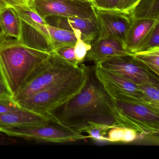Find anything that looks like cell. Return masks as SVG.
<instances>
[{"instance_id":"f1b7e54d","label":"cell","mask_w":159,"mask_h":159,"mask_svg":"<svg viewBox=\"0 0 159 159\" xmlns=\"http://www.w3.org/2000/svg\"><path fill=\"white\" fill-rule=\"evenodd\" d=\"M140 0H120L118 8V11L129 15L133 8Z\"/></svg>"},{"instance_id":"30bf717a","label":"cell","mask_w":159,"mask_h":159,"mask_svg":"<svg viewBox=\"0 0 159 159\" xmlns=\"http://www.w3.org/2000/svg\"><path fill=\"white\" fill-rule=\"evenodd\" d=\"M94 8L98 25V38L117 39L124 43L126 33L132 23L129 15Z\"/></svg>"},{"instance_id":"4dcf8cb0","label":"cell","mask_w":159,"mask_h":159,"mask_svg":"<svg viewBox=\"0 0 159 159\" xmlns=\"http://www.w3.org/2000/svg\"><path fill=\"white\" fill-rule=\"evenodd\" d=\"M138 134L133 129L125 127L124 138L123 142L128 143L132 142L136 139Z\"/></svg>"},{"instance_id":"8992f818","label":"cell","mask_w":159,"mask_h":159,"mask_svg":"<svg viewBox=\"0 0 159 159\" xmlns=\"http://www.w3.org/2000/svg\"><path fill=\"white\" fill-rule=\"evenodd\" d=\"M0 132L10 137L52 143L75 142L88 138V136L52 121L44 124L5 128L0 130Z\"/></svg>"},{"instance_id":"52a82bcc","label":"cell","mask_w":159,"mask_h":159,"mask_svg":"<svg viewBox=\"0 0 159 159\" xmlns=\"http://www.w3.org/2000/svg\"><path fill=\"white\" fill-rule=\"evenodd\" d=\"M95 73L109 95L114 101L140 104L159 111L150 104L140 86L95 63Z\"/></svg>"},{"instance_id":"e0dca14e","label":"cell","mask_w":159,"mask_h":159,"mask_svg":"<svg viewBox=\"0 0 159 159\" xmlns=\"http://www.w3.org/2000/svg\"><path fill=\"white\" fill-rule=\"evenodd\" d=\"M0 26L6 37L20 39L21 19L13 8H8L0 13Z\"/></svg>"},{"instance_id":"2e32d148","label":"cell","mask_w":159,"mask_h":159,"mask_svg":"<svg viewBox=\"0 0 159 159\" xmlns=\"http://www.w3.org/2000/svg\"><path fill=\"white\" fill-rule=\"evenodd\" d=\"M47 35L53 52L59 48L74 46L76 39L72 31L60 28L52 25H45Z\"/></svg>"},{"instance_id":"277c9868","label":"cell","mask_w":159,"mask_h":159,"mask_svg":"<svg viewBox=\"0 0 159 159\" xmlns=\"http://www.w3.org/2000/svg\"><path fill=\"white\" fill-rule=\"evenodd\" d=\"M80 69V65L75 66L54 52H51L34 70L12 99L16 102L23 100L63 81Z\"/></svg>"},{"instance_id":"5b68a950","label":"cell","mask_w":159,"mask_h":159,"mask_svg":"<svg viewBox=\"0 0 159 159\" xmlns=\"http://www.w3.org/2000/svg\"><path fill=\"white\" fill-rule=\"evenodd\" d=\"M114 113L117 126L127 127L138 134L159 133V111L140 104L114 101Z\"/></svg>"},{"instance_id":"44dd1931","label":"cell","mask_w":159,"mask_h":159,"mask_svg":"<svg viewBox=\"0 0 159 159\" xmlns=\"http://www.w3.org/2000/svg\"><path fill=\"white\" fill-rule=\"evenodd\" d=\"M115 126L116 125L90 123L83 130L82 133H87L88 138L95 140L108 141V132L111 128Z\"/></svg>"},{"instance_id":"8fae6325","label":"cell","mask_w":159,"mask_h":159,"mask_svg":"<svg viewBox=\"0 0 159 159\" xmlns=\"http://www.w3.org/2000/svg\"><path fill=\"white\" fill-rule=\"evenodd\" d=\"M49 18L51 19L50 23H48L49 25L70 31L75 30H80L82 39L87 43L91 44L98 37V25L96 16L90 18L58 16Z\"/></svg>"},{"instance_id":"3957f363","label":"cell","mask_w":159,"mask_h":159,"mask_svg":"<svg viewBox=\"0 0 159 159\" xmlns=\"http://www.w3.org/2000/svg\"><path fill=\"white\" fill-rule=\"evenodd\" d=\"M80 66V70L63 81L17 103L23 108L51 118L56 110L71 100L83 89L87 80L86 65L82 63Z\"/></svg>"},{"instance_id":"ffe728a7","label":"cell","mask_w":159,"mask_h":159,"mask_svg":"<svg viewBox=\"0 0 159 159\" xmlns=\"http://www.w3.org/2000/svg\"><path fill=\"white\" fill-rule=\"evenodd\" d=\"M159 48V21L147 33L136 48L134 54Z\"/></svg>"},{"instance_id":"cb8c5ba5","label":"cell","mask_w":159,"mask_h":159,"mask_svg":"<svg viewBox=\"0 0 159 159\" xmlns=\"http://www.w3.org/2000/svg\"><path fill=\"white\" fill-rule=\"evenodd\" d=\"M33 3L34 0H0V13L14 7L35 10Z\"/></svg>"},{"instance_id":"9c48e42d","label":"cell","mask_w":159,"mask_h":159,"mask_svg":"<svg viewBox=\"0 0 159 159\" xmlns=\"http://www.w3.org/2000/svg\"><path fill=\"white\" fill-rule=\"evenodd\" d=\"M95 63L138 85L159 81V77L136 60L133 54L110 57Z\"/></svg>"},{"instance_id":"7a4b0ae2","label":"cell","mask_w":159,"mask_h":159,"mask_svg":"<svg viewBox=\"0 0 159 159\" xmlns=\"http://www.w3.org/2000/svg\"><path fill=\"white\" fill-rule=\"evenodd\" d=\"M50 54L28 47L16 39L0 41V70L12 97Z\"/></svg>"},{"instance_id":"9a60e30c","label":"cell","mask_w":159,"mask_h":159,"mask_svg":"<svg viewBox=\"0 0 159 159\" xmlns=\"http://www.w3.org/2000/svg\"><path fill=\"white\" fill-rule=\"evenodd\" d=\"M159 21L141 19L132 21L124 41L125 49L134 54L136 48L152 27Z\"/></svg>"},{"instance_id":"5bb4252c","label":"cell","mask_w":159,"mask_h":159,"mask_svg":"<svg viewBox=\"0 0 159 159\" xmlns=\"http://www.w3.org/2000/svg\"><path fill=\"white\" fill-rule=\"evenodd\" d=\"M48 116L23 108L19 111L0 114V130L2 129L36 125L51 121Z\"/></svg>"},{"instance_id":"4fadbf2b","label":"cell","mask_w":159,"mask_h":159,"mask_svg":"<svg viewBox=\"0 0 159 159\" xmlns=\"http://www.w3.org/2000/svg\"><path fill=\"white\" fill-rule=\"evenodd\" d=\"M21 36L19 40L23 44L48 53L53 52L49 39L43 30L44 25L38 23L30 25L21 19Z\"/></svg>"},{"instance_id":"603a6c76","label":"cell","mask_w":159,"mask_h":159,"mask_svg":"<svg viewBox=\"0 0 159 159\" xmlns=\"http://www.w3.org/2000/svg\"><path fill=\"white\" fill-rule=\"evenodd\" d=\"M76 37V43L74 45V52L76 60L79 65L84 62V59L88 51L91 49V44L84 42L82 39L81 33L80 30H73Z\"/></svg>"},{"instance_id":"d4e9b609","label":"cell","mask_w":159,"mask_h":159,"mask_svg":"<svg viewBox=\"0 0 159 159\" xmlns=\"http://www.w3.org/2000/svg\"><path fill=\"white\" fill-rule=\"evenodd\" d=\"M23 109L12 98H0V114L16 112Z\"/></svg>"},{"instance_id":"484cf974","label":"cell","mask_w":159,"mask_h":159,"mask_svg":"<svg viewBox=\"0 0 159 159\" xmlns=\"http://www.w3.org/2000/svg\"><path fill=\"white\" fill-rule=\"evenodd\" d=\"M120 0H91L93 6L105 11H117Z\"/></svg>"},{"instance_id":"83f0119b","label":"cell","mask_w":159,"mask_h":159,"mask_svg":"<svg viewBox=\"0 0 159 159\" xmlns=\"http://www.w3.org/2000/svg\"><path fill=\"white\" fill-rule=\"evenodd\" d=\"M53 52L73 65L76 66H80L75 57L74 46L63 47L57 49Z\"/></svg>"},{"instance_id":"ac0fdd59","label":"cell","mask_w":159,"mask_h":159,"mask_svg":"<svg viewBox=\"0 0 159 159\" xmlns=\"http://www.w3.org/2000/svg\"><path fill=\"white\" fill-rule=\"evenodd\" d=\"M129 16L132 21L141 19L159 20V0H140Z\"/></svg>"},{"instance_id":"d6a6232c","label":"cell","mask_w":159,"mask_h":159,"mask_svg":"<svg viewBox=\"0 0 159 159\" xmlns=\"http://www.w3.org/2000/svg\"><path fill=\"white\" fill-rule=\"evenodd\" d=\"M86 1H91V0H86Z\"/></svg>"},{"instance_id":"1f68e13d","label":"cell","mask_w":159,"mask_h":159,"mask_svg":"<svg viewBox=\"0 0 159 159\" xmlns=\"http://www.w3.org/2000/svg\"><path fill=\"white\" fill-rule=\"evenodd\" d=\"M7 38V37L4 35L3 31H2V30L1 27L0 26V41L3 39L4 38Z\"/></svg>"},{"instance_id":"f546056e","label":"cell","mask_w":159,"mask_h":159,"mask_svg":"<svg viewBox=\"0 0 159 159\" xmlns=\"http://www.w3.org/2000/svg\"><path fill=\"white\" fill-rule=\"evenodd\" d=\"M0 98H12L0 70Z\"/></svg>"},{"instance_id":"7402d4cb","label":"cell","mask_w":159,"mask_h":159,"mask_svg":"<svg viewBox=\"0 0 159 159\" xmlns=\"http://www.w3.org/2000/svg\"><path fill=\"white\" fill-rule=\"evenodd\" d=\"M139 85L144 92L147 101L159 109V81L148 82Z\"/></svg>"},{"instance_id":"7c38bea8","label":"cell","mask_w":159,"mask_h":159,"mask_svg":"<svg viewBox=\"0 0 159 159\" xmlns=\"http://www.w3.org/2000/svg\"><path fill=\"white\" fill-rule=\"evenodd\" d=\"M91 45L84 61L95 63L110 57L133 54L125 49L123 42L112 38H98Z\"/></svg>"},{"instance_id":"6da1fadb","label":"cell","mask_w":159,"mask_h":159,"mask_svg":"<svg viewBox=\"0 0 159 159\" xmlns=\"http://www.w3.org/2000/svg\"><path fill=\"white\" fill-rule=\"evenodd\" d=\"M87 80L80 93L52 115V121L82 133L90 123L115 125L113 100L95 73L94 66H86Z\"/></svg>"},{"instance_id":"4316f807","label":"cell","mask_w":159,"mask_h":159,"mask_svg":"<svg viewBox=\"0 0 159 159\" xmlns=\"http://www.w3.org/2000/svg\"><path fill=\"white\" fill-rule=\"evenodd\" d=\"M125 133V127L115 126L111 127L108 132V141L110 142H123Z\"/></svg>"},{"instance_id":"d6986e66","label":"cell","mask_w":159,"mask_h":159,"mask_svg":"<svg viewBox=\"0 0 159 159\" xmlns=\"http://www.w3.org/2000/svg\"><path fill=\"white\" fill-rule=\"evenodd\" d=\"M134 58L159 77V48L133 54Z\"/></svg>"},{"instance_id":"ba28073f","label":"cell","mask_w":159,"mask_h":159,"mask_svg":"<svg viewBox=\"0 0 159 159\" xmlns=\"http://www.w3.org/2000/svg\"><path fill=\"white\" fill-rule=\"evenodd\" d=\"M34 9L43 19L54 16L90 18L95 16L91 1L34 0Z\"/></svg>"}]
</instances>
